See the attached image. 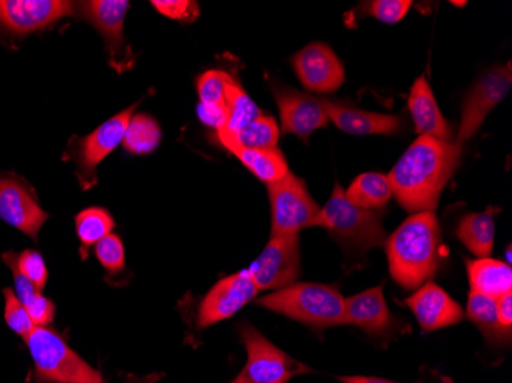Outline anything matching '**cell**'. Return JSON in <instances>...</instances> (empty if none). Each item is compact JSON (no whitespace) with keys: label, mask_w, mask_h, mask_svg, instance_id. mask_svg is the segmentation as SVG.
Listing matches in <instances>:
<instances>
[{"label":"cell","mask_w":512,"mask_h":383,"mask_svg":"<svg viewBox=\"0 0 512 383\" xmlns=\"http://www.w3.org/2000/svg\"><path fill=\"white\" fill-rule=\"evenodd\" d=\"M25 308L36 327H48V324H51L56 316V305L51 299L45 298L42 293L37 295V298Z\"/></svg>","instance_id":"obj_36"},{"label":"cell","mask_w":512,"mask_h":383,"mask_svg":"<svg viewBox=\"0 0 512 383\" xmlns=\"http://www.w3.org/2000/svg\"><path fill=\"white\" fill-rule=\"evenodd\" d=\"M408 109L413 117L417 134L421 137H431L445 141V143H453V128L440 112L431 86L428 85L425 77H419L414 82L410 95H408Z\"/></svg>","instance_id":"obj_21"},{"label":"cell","mask_w":512,"mask_h":383,"mask_svg":"<svg viewBox=\"0 0 512 383\" xmlns=\"http://www.w3.org/2000/svg\"><path fill=\"white\" fill-rule=\"evenodd\" d=\"M467 272L471 292L493 299L512 293V270L508 262L491 258L468 259Z\"/></svg>","instance_id":"obj_22"},{"label":"cell","mask_w":512,"mask_h":383,"mask_svg":"<svg viewBox=\"0 0 512 383\" xmlns=\"http://www.w3.org/2000/svg\"><path fill=\"white\" fill-rule=\"evenodd\" d=\"M462 160V146L419 137L394 164L390 174L393 197L407 212H434Z\"/></svg>","instance_id":"obj_1"},{"label":"cell","mask_w":512,"mask_h":383,"mask_svg":"<svg viewBox=\"0 0 512 383\" xmlns=\"http://www.w3.org/2000/svg\"><path fill=\"white\" fill-rule=\"evenodd\" d=\"M467 318L479 328L488 344L509 345V342H511V333L503 330L502 325H500L496 299L480 295V293L470 292Z\"/></svg>","instance_id":"obj_25"},{"label":"cell","mask_w":512,"mask_h":383,"mask_svg":"<svg viewBox=\"0 0 512 383\" xmlns=\"http://www.w3.org/2000/svg\"><path fill=\"white\" fill-rule=\"evenodd\" d=\"M460 243L476 258H490L496 239V223L493 209L468 213L459 221L456 230Z\"/></svg>","instance_id":"obj_24"},{"label":"cell","mask_w":512,"mask_h":383,"mask_svg":"<svg viewBox=\"0 0 512 383\" xmlns=\"http://www.w3.org/2000/svg\"><path fill=\"white\" fill-rule=\"evenodd\" d=\"M324 108L329 120L341 131L353 135H391L401 131L402 120L398 115L379 114L364 111L347 103L324 100Z\"/></svg>","instance_id":"obj_20"},{"label":"cell","mask_w":512,"mask_h":383,"mask_svg":"<svg viewBox=\"0 0 512 383\" xmlns=\"http://www.w3.org/2000/svg\"><path fill=\"white\" fill-rule=\"evenodd\" d=\"M48 218L30 187L17 178L0 177V220L37 241Z\"/></svg>","instance_id":"obj_17"},{"label":"cell","mask_w":512,"mask_h":383,"mask_svg":"<svg viewBox=\"0 0 512 383\" xmlns=\"http://www.w3.org/2000/svg\"><path fill=\"white\" fill-rule=\"evenodd\" d=\"M511 83V62L490 69L474 83L463 100L462 120L456 137L457 145L462 146L465 141L477 134L488 114L509 94Z\"/></svg>","instance_id":"obj_10"},{"label":"cell","mask_w":512,"mask_h":383,"mask_svg":"<svg viewBox=\"0 0 512 383\" xmlns=\"http://www.w3.org/2000/svg\"><path fill=\"white\" fill-rule=\"evenodd\" d=\"M151 5L163 16L181 23L195 22L200 14L197 2L191 0H152Z\"/></svg>","instance_id":"obj_34"},{"label":"cell","mask_w":512,"mask_h":383,"mask_svg":"<svg viewBox=\"0 0 512 383\" xmlns=\"http://www.w3.org/2000/svg\"><path fill=\"white\" fill-rule=\"evenodd\" d=\"M272 230L270 236L299 235L313 227L321 207L316 204L306 183L289 172L283 180L269 184Z\"/></svg>","instance_id":"obj_7"},{"label":"cell","mask_w":512,"mask_h":383,"mask_svg":"<svg viewBox=\"0 0 512 383\" xmlns=\"http://www.w3.org/2000/svg\"><path fill=\"white\" fill-rule=\"evenodd\" d=\"M25 344L33 357L37 383H103L100 371L83 361L51 328H34Z\"/></svg>","instance_id":"obj_5"},{"label":"cell","mask_w":512,"mask_h":383,"mask_svg":"<svg viewBox=\"0 0 512 383\" xmlns=\"http://www.w3.org/2000/svg\"><path fill=\"white\" fill-rule=\"evenodd\" d=\"M388 270L396 284L417 290L442 262V230L434 212L413 213L385 241Z\"/></svg>","instance_id":"obj_2"},{"label":"cell","mask_w":512,"mask_h":383,"mask_svg":"<svg viewBox=\"0 0 512 383\" xmlns=\"http://www.w3.org/2000/svg\"><path fill=\"white\" fill-rule=\"evenodd\" d=\"M260 115H263L261 109L250 99L240 82L229 74L226 80V123L221 129L237 134Z\"/></svg>","instance_id":"obj_27"},{"label":"cell","mask_w":512,"mask_h":383,"mask_svg":"<svg viewBox=\"0 0 512 383\" xmlns=\"http://www.w3.org/2000/svg\"><path fill=\"white\" fill-rule=\"evenodd\" d=\"M160 141L161 129L155 118L146 114L132 115L122 141L123 148L129 154H151L158 148Z\"/></svg>","instance_id":"obj_29"},{"label":"cell","mask_w":512,"mask_h":383,"mask_svg":"<svg viewBox=\"0 0 512 383\" xmlns=\"http://www.w3.org/2000/svg\"><path fill=\"white\" fill-rule=\"evenodd\" d=\"M129 2L126 0H92L77 4V11L96 28L105 39L109 65L123 73L134 65V56L123 34Z\"/></svg>","instance_id":"obj_11"},{"label":"cell","mask_w":512,"mask_h":383,"mask_svg":"<svg viewBox=\"0 0 512 383\" xmlns=\"http://www.w3.org/2000/svg\"><path fill=\"white\" fill-rule=\"evenodd\" d=\"M272 92L281 115L284 134H295L302 141H307L313 132L329 125L324 99L284 85L272 86Z\"/></svg>","instance_id":"obj_15"},{"label":"cell","mask_w":512,"mask_h":383,"mask_svg":"<svg viewBox=\"0 0 512 383\" xmlns=\"http://www.w3.org/2000/svg\"><path fill=\"white\" fill-rule=\"evenodd\" d=\"M411 0H373L368 4V14L384 23H398L407 16Z\"/></svg>","instance_id":"obj_35"},{"label":"cell","mask_w":512,"mask_h":383,"mask_svg":"<svg viewBox=\"0 0 512 383\" xmlns=\"http://www.w3.org/2000/svg\"><path fill=\"white\" fill-rule=\"evenodd\" d=\"M258 289L246 270L220 279L200 302L197 328L212 327L237 315L249 302L255 301Z\"/></svg>","instance_id":"obj_13"},{"label":"cell","mask_w":512,"mask_h":383,"mask_svg":"<svg viewBox=\"0 0 512 383\" xmlns=\"http://www.w3.org/2000/svg\"><path fill=\"white\" fill-rule=\"evenodd\" d=\"M238 143L244 148L276 149L279 140V126L275 118L269 115H260L250 122L246 128L235 134Z\"/></svg>","instance_id":"obj_30"},{"label":"cell","mask_w":512,"mask_h":383,"mask_svg":"<svg viewBox=\"0 0 512 383\" xmlns=\"http://www.w3.org/2000/svg\"><path fill=\"white\" fill-rule=\"evenodd\" d=\"M258 292L284 289L301 273L299 235L270 236L263 252L246 270Z\"/></svg>","instance_id":"obj_8"},{"label":"cell","mask_w":512,"mask_h":383,"mask_svg":"<svg viewBox=\"0 0 512 383\" xmlns=\"http://www.w3.org/2000/svg\"><path fill=\"white\" fill-rule=\"evenodd\" d=\"M336 380H339L341 383H401L394 382V380L381 379V377L371 376H336Z\"/></svg>","instance_id":"obj_38"},{"label":"cell","mask_w":512,"mask_h":383,"mask_svg":"<svg viewBox=\"0 0 512 383\" xmlns=\"http://www.w3.org/2000/svg\"><path fill=\"white\" fill-rule=\"evenodd\" d=\"M94 255L99 259L103 269L111 275H119L125 270V246H123L122 239L114 233L106 236L94 246Z\"/></svg>","instance_id":"obj_31"},{"label":"cell","mask_w":512,"mask_h":383,"mask_svg":"<svg viewBox=\"0 0 512 383\" xmlns=\"http://www.w3.org/2000/svg\"><path fill=\"white\" fill-rule=\"evenodd\" d=\"M16 266L19 272L30 279L39 292H42L48 282V269L42 255L36 250H23L19 255L16 253Z\"/></svg>","instance_id":"obj_33"},{"label":"cell","mask_w":512,"mask_h":383,"mask_svg":"<svg viewBox=\"0 0 512 383\" xmlns=\"http://www.w3.org/2000/svg\"><path fill=\"white\" fill-rule=\"evenodd\" d=\"M5 321L14 333L22 336L23 341L30 336L31 331L36 328L34 322L28 315L27 308L17 299L13 289H5Z\"/></svg>","instance_id":"obj_32"},{"label":"cell","mask_w":512,"mask_h":383,"mask_svg":"<svg viewBox=\"0 0 512 383\" xmlns=\"http://www.w3.org/2000/svg\"><path fill=\"white\" fill-rule=\"evenodd\" d=\"M240 338L246 348L247 361L230 383H289L295 377L313 373L309 365L276 347L249 322L241 324Z\"/></svg>","instance_id":"obj_6"},{"label":"cell","mask_w":512,"mask_h":383,"mask_svg":"<svg viewBox=\"0 0 512 383\" xmlns=\"http://www.w3.org/2000/svg\"><path fill=\"white\" fill-rule=\"evenodd\" d=\"M353 206L368 210H382L393 197L390 180L387 175L367 172L359 175L347 190H344Z\"/></svg>","instance_id":"obj_26"},{"label":"cell","mask_w":512,"mask_h":383,"mask_svg":"<svg viewBox=\"0 0 512 383\" xmlns=\"http://www.w3.org/2000/svg\"><path fill=\"white\" fill-rule=\"evenodd\" d=\"M76 13L77 4L66 0H0V27L23 36Z\"/></svg>","instance_id":"obj_14"},{"label":"cell","mask_w":512,"mask_h":383,"mask_svg":"<svg viewBox=\"0 0 512 383\" xmlns=\"http://www.w3.org/2000/svg\"><path fill=\"white\" fill-rule=\"evenodd\" d=\"M404 305L410 308L417 324L425 333L442 330L460 324L465 318L459 302L454 301L442 287L427 281L405 299Z\"/></svg>","instance_id":"obj_18"},{"label":"cell","mask_w":512,"mask_h":383,"mask_svg":"<svg viewBox=\"0 0 512 383\" xmlns=\"http://www.w3.org/2000/svg\"><path fill=\"white\" fill-rule=\"evenodd\" d=\"M255 302L266 310L312 328L316 333L344 325L345 298L333 285L295 282Z\"/></svg>","instance_id":"obj_3"},{"label":"cell","mask_w":512,"mask_h":383,"mask_svg":"<svg viewBox=\"0 0 512 383\" xmlns=\"http://www.w3.org/2000/svg\"><path fill=\"white\" fill-rule=\"evenodd\" d=\"M215 138L224 149L234 154L258 180L272 184L283 180L289 174L286 157L279 149L244 148L237 141L234 132L217 129Z\"/></svg>","instance_id":"obj_19"},{"label":"cell","mask_w":512,"mask_h":383,"mask_svg":"<svg viewBox=\"0 0 512 383\" xmlns=\"http://www.w3.org/2000/svg\"><path fill=\"white\" fill-rule=\"evenodd\" d=\"M229 73L221 69H211L201 74L197 80L198 115L207 126L217 131L226 123V80Z\"/></svg>","instance_id":"obj_23"},{"label":"cell","mask_w":512,"mask_h":383,"mask_svg":"<svg viewBox=\"0 0 512 383\" xmlns=\"http://www.w3.org/2000/svg\"><path fill=\"white\" fill-rule=\"evenodd\" d=\"M497 316H499L500 325L503 330L511 333L512 328V293L500 296L496 299Z\"/></svg>","instance_id":"obj_37"},{"label":"cell","mask_w":512,"mask_h":383,"mask_svg":"<svg viewBox=\"0 0 512 383\" xmlns=\"http://www.w3.org/2000/svg\"><path fill=\"white\" fill-rule=\"evenodd\" d=\"M344 325H355L384 344L405 331L404 325L391 315L382 285L345 298Z\"/></svg>","instance_id":"obj_12"},{"label":"cell","mask_w":512,"mask_h":383,"mask_svg":"<svg viewBox=\"0 0 512 383\" xmlns=\"http://www.w3.org/2000/svg\"><path fill=\"white\" fill-rule=\"evenodd\" d=\"M114 226V218L111 217V213L102 207H88V209L77 213L76 232L83 259L88 256L89 250L94 249L97 243L111 235Z\"/></svg>","instance_id":"obj_28"},{"label":"cell","mask_w":512,"mask_h":383,"mask_svg":"<svg viewBox=\"0 0 512 383\" xmlns=\"http://www.w3.org/2000/svg\"><path fill=\"white\" fill-rule=\"evenodd\" d=\"M292 65L299 82L316 94H332L344 85V65L325 43H310L302 48L293 57Z\"/></svg>","instance_id":"obj_16"},{"label":"cell","mask_w":512,"mask_h":383,"mask_svg":"<svg viewBox=\"0 0 512 383\" xmlns=\"http://www.w3.org/2000/svg\"><path fill=\"white\" fill-rule=\"evenodd\" d=\"M385 210H368L353 206L345 198L341 184L335 183L332 197L319 210L313 227H322L353 255H365L382 247L387 241V230L382 220Z\"/></svg>","instance_id":"obj_4"},{"label":"cell","mask_w":512,"mask_h":383,"mask_svg":"<svg viewBox=\"0 0 512 383\" xmlns=\"http://www.w3.org/2000/svg\"><path fill=\"white\" fill-rule=\"evenodd\" d=\"M161 379H163V374L151 373L148 376L131 377L125 383H158Z\"/></svg>","instance_id":"obj_39"},{"label":"cell","mask_w":512,"mask_h":383,"mask_svg":"<svg viewBox=\"0 0 512 383\" xmlns=\"http://www.w3.org/2000/svg\"><path fill=\"white\" fill-rule=\"evenodd\" d=\"M137 103L119 112L108 122L100 125L96 131L79 138L74 145L73 158L77 164V175L83 190H89L97 184V167L109 154L122 145L126 128L135 114Z\"/></svg>","instance_id":"obj_9"}]
</instances>
